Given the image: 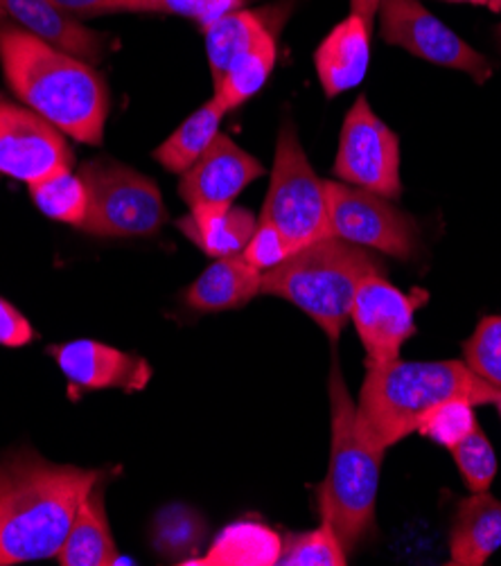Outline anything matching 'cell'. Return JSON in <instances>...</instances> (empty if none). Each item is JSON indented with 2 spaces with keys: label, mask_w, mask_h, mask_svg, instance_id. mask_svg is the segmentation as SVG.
Instances as JSON below:
<instances>
[{
  "label": "cell",
  "mask_w": 501,
  "mask_h": 566,
  "mask_svg": "<svg viewBox=\"0 0 501 566\" xmlns=\"http://www.w3.org/2000/svg\"><path fill=\"white\" fill-rule=\"evenodd\" d=\"M0 66L12 91L41 118L77 143H102L108 93L93 64L14 21H0Z\"/></svg>",
  "instance_id": "6da1fadb"
},
{
  "label": "cell",
  "mask_w": 501,
  "mask_h": 566,
  "mask_svg": "<svg viewBox=\"0 0 501 566\" xmlns=\"http://www.w3.org/2000/svg\"><path fill=\"white\" fill-rule=\"evenodd\" d=\"M102 479L32 451L0 459V566L58 557L77 507Z\"/></svg>",
  "instance_id": "7a4b0ae2"
},
{
  "label": "cell",
  "mask_w": 501,
  "mask_h": 566,
  "mask_svg": "<svg viewBox=\"0 0 501 566\" xmlns=\"http://www.w3.org/2000/svg\"><path fill=\"white\" fill-rule=\"evenodd\" d=\"M501 390L466 361H366L357 418L366 438L382 451L405 440L442 402L494 405Z\"/></svg>",
  "instance_id": "3957f363"
},
{
  "label": "cell",
  "mask_w": 501,
  "mask_h": 566,
  "mask_svg": "<svg viewBox=\"0 0 501 566\" xmlns=\"http://www.w3.org/2000/svg\"><path fill=\"white\" fill-rule=\"evenodd\" d=\"M330 465L321 483V522L337 533L346 553L359 548L375 533V503L384 451L364 433L357 405L342 375L340 361L330 373Z\"/></svg>",
  "instance_id": "277c9868"
},
{
  "label": "cell",
  "mask_w": 501,
  "mask_h": 566,
  "mask_svg": "<svg viewBox=\"0 0 501 566\" xmlns=\"http://www.w3.org/2000/svg\"><path fill=\"white\" fill-rule=\"evenodd\" d=\"M373 273H384V264L373 253L327 235L267 271L262 294L292 303L337 342L351 321L359 285Z\"/></svg>",
  "instance_id": "5b68a950"
},
{
  "label": "cell",
  "mask_w": 501,
  "mask_h": 566,
  "mask_svg": "<svg viewBox=\"0 0 501 566\" xmlns=\"http://www.w3.org/2000/svg\"><path fill=\"white\" fill-rule=\"evenodd\" d=\"M88 214L82 229L95 238H152L170 219L154 179L111 158L82 167Z\"/></svg>",
  "instance_id": "8992f818"
},
{
  "label": "cell",
  "mask_w": 501,
  "mask_h": 566,
  "mask_svg": "<svg viewBox=\"0 0 501 566\" xmlns=\"http://www.w3.org/2000/svg\"><path fill=\"white\" fill-rule=\"evenodd\" d=\"M260 221L273 223L294 251L327 238V181L316 177L292 123L283 125L275 140Z\"/></svg>",
  "instance_id": "52a82bcc"
},
{
  "label": "cell",
  "mask_w": 501,
  "mask_h": 566,
  "mask_svg": "<svg viewBox=\"0 0 501 566\" xmlns=\"http://www.w3.org/2000/svg\"><path fill=\"white\" fill-rule=\"evenodd\" d=\"M327 235L398 260L418 251L416 221L392 199L375 192L327 181Z\"/></svg>",
  "instance_id": "ba28073f"
},
{
  "label": "cell",
  "mask_w": 501,
  "mask_h": 566,
  "mask_svg": "<svg viewBox=\"0 0 501 566\" xmlns=\"http://www.w3.org/2000/svg\"><path fill=\"white\" fill-rule=\"evenodd\" d=\"M334 175L342 184L392 201L403 195L400 140L375 116L364 95L346 113L337 158H334Z\"/></svg>",
  "instance_id": "9c48e42d"
},
{
  "label": "cell",
  "mask_w": 501,
  "mask_h": 566,
  "mask_svg": "<svg viewBox=\"0 0 501 566\" xmlns=\"http://www.w3.org/2000/svg\"><path fill=\"white\" fill-rule=\"evenodd\" d=\"M377 14L379 34L388 45H398L422 62L468 73L477 84L492 77L486 56L436 19L420 0H382Z\"/></svg>",
  "instance_id": "30bf717a"
},
{
  "label": "cell",
  "mask_w": 501,
  "mask_h": 566,
  "mask_svg": "<svg viewBox=\"0 0 501 566\" xmlns=\"http://www.w3.org/2000/svg\"><path fill=\"white\" fill-rule=\"evenodd\" d=\"M425 303V290L407 294L392 285L384 273L368 275L355 294L351 312V321L366 350V361L388 364L400 359L403 346L416 334V312Z\"/></svg>",
  "instance_id": "8fae6325"
},
{
  "label": "cell",
  "mask_w": 501,
  "mask_h": 566,
  "mask_svg": "<svg viewBox=\"0 0 501 566\" xmlns=\"http://www.w3.org/2000/svg\"><path fill=\"white\" fill-rule=\"evenodd\" d=\"M71 163L73 151L58 127L32 108L0 102V175L30 186Z\"/></svg>",
  "instance_id": "7c38bea8"
},
{
  "label": "cell",
  "mask_w": 501,
  "mask_h": 566,
  "mask_svg": "<svg viewBox=\"0 0 501 566\" xmlns=\"http://www.w3.org/2000/svg\"><path fill=\"white\" fill-rule=\"evenodd\" d=\"M264 175V165L229 136L217 134L212 145L181 175L179 195L188 206L233 203L240 192Z\"/></svg>",
  "instance_id": "4fadbf2b"
},
{
  "label": "cell",
  "mask_w": 501,
  "mask_h": 566,
  "mask_svg": "<svg viewBox=\"0 0 501 566\" xmlns=\"http://www.w3.org/2000/svg\"><path fill=\"white\" fill-rule=\"evenodd\" d=\"M50 355L58 361L60 370L66 375L73 388H118L136 392L143 390L152 377V368L145 359L123 353L114 346L91 342V338L52 346Z\"/></svg>",
  "instance_id": "5bb4252c"
},
{
  "label": "cell",
  "mask_w": 501,
  "mask_h": 566,
  "mask_svg": "<svg viewBox=\"0 0 501 566\" xmlns=\"http://www.w3.org/2000/svg\"><path fill=\"white\" fill-rule=\"evenodd\" d=\"M0 12L30 34L58 45L88 64H97L108 45V36L75 21L52 0H0Z\"/></svg>",
  "instance_id": "9a60e30c"
},
{
  "label": "cell",
  "mask_w": 501,
  "mask_h": 566,
  "mask_svg": "<svg viewBox=\"0 0 501 566\" xmlns=\"http://www.w3.org/2000/svg\"><path fill=\"white\" fill-rule=\"evenodd\" d=\"M370 23L351 14L316 48L314 66L327 97H337L364 82L370 62Z\"/></svg>",
  "instance_id": "2e32d148"
},
{
  "label": "cell",
  "mask_w": 501,
  "mask_h": 566,
  "mask_svg": "<svg viewBox=\"0 0 501 566\" xmlns=\"http://www.w3.org/2000/svg\"><path fill=\"white\" fill-rule=\"evenodd\" d=\"M285 19L288 10L283 6H275L267 10H236L210 23L203 30V39L212 86L225 77L227 69L238 56H242L258 43L278 36Z\"/></svg>",
  "instance_id": "e0dca14e"
},
{
  "label": "cell",
  "mask_w": 501,
  "mask_h": 566,
  "mask_svg": "<svg viewBox=\"0 0 501 566\" xmlns=\"http://www.w3.org/2000/svg\"><path fill=\"white\" fill-rule=\"evenodd\" d=\"M177 226L199 251L219 260L244 253L258 217L233 203H197Z\"/></svg>",
  "instance_id": "ac0fdd59"
},
{
  "label": "cell",
  "mask_w": 501,
  "mask_h": 566,
  "mask_svg": "<svg viewBox=\"0 0 501 566\" xmlns=\"http://www.w3.org/2000/svg\"><path fill=\"white\" fill-rule=\"evenodd\" d=\"M501 548V501L472 492L457 507L450 526V564L483 566Z\"/></svg>",
  "instance_id": "d6986e66"
},
{
  "label": "cell",
  "mask_w": 501,
  "mask_h": 566,
  "mask_svg": "<svg viewBox=\"0 0 501 566\" xmlns=\"http://www.w3.org/2000/svg\"><path fill=\"white\" fill-rule=\"evenodd\" d=\"M262 271L242 255L215 260L186 292V303L197 312L240 310L262 294Z\"/></svg>",
  "instance_id": "ffe728a7"
},
{
  "label": "cell",
  "mask_w": 501,
  "mask_h": 566,
  "mask_svg": "<svg viewBox=\"0 0 501 566\" xmlns=\"http://www.w3.org/2000/svg\"><path fill=\"white\" fill-rule=\"evenodd\" d=\"M62 566H111L121 564L114 535L108 528L102 479L82 499L71 531L58 553Z\"/></svg>",
  "instance_id": "44dd1931"
},
{
  "label": "cell",
  "mask_w": 501,
  "mask_h": 566,
  "mask_svg": "<svg viewBox=\"0 0 501 566\" xmlns=\"http://www.w3.org/2000/svg\"><path fill=\"white\" fill-rule=\"evenodd\" d=\"M227 116V108L215 97L199 106L190 118L181 123V127L160 143L154 151V158L173 175H184L197 163V158L212 145L219 134V125Z\"/></svg>",
  "instance_id": "7402d4cb"
},
{
  "label": "cell",
  "mask_w": 501,
  "mask_h": 566,
  "mask_svg": "<svg viewBox=\"0 0 501 566\" xmlns=\"http://www.w3.org/2000/svg\"><path fill=\"white\" fill-rule=\"evenodd\" d=\"M283 539L262 524H236L217 537L212 548L186 564H233V566H267L278 564Z\"/></svg>",
  "instance_id": "603a6c76"
},
{
  "label": "cell",
  "mask_w": 501,
  "mask_h": 566,
  "mask_svg": "<svg viewBox=\"0 0 501 566\" xmlns=\"http://www.w3.org/2000/svg\"><path fill=\"white\" fill-rule=\"evenodd\" d=\"M275 41L278 36H271L238 56L227 69L225 77L215 84V99L227 108V113L240 108L244 102L262 91L275 66Z\"/></svg>",
  "instance_id": "cb8c5ba5"
},
{
  "label": "cell",
  "mask_w": 501,
  "mask_h": 566,
  "mask_svg": "<svg viewBox=\"0 0 501 566\" xmlns=\"http://www.w3.org/2000/svg\"><path fill=\"white\" fill-rule=\"evenodd\" d=\"M208 526L203 517L188 505H167L152 524V546L165 559L184 562L192 557L203 539Z\"/></svg>",
  "instance_id": "d4e9b609"
},
{
  "label": "cell",
  "mask_w": 501,
  "mask_h": 566,
  "mask_svg": "<svg viewBox=\"0 0 501 566\" xmlns=\"http://www.w3.org/2000/svg\"><path fill=\"white\" fill-rule=\"evenodd\" d=\"M30 195L45 217L77 226V229L84 226L88 214V188L82 175L71 172V167L30 184Z\"/></svg>",
  "instance_id": "484cf974"
},
{
  "label": "cell",
  "mask_w": 501,
  "mask_h": 566,
  "mask_svg": "<svg viewBox=\"0 0 501 566\" xmlns=\"http://www.w3.org/2000/svg\"><path fill=\"white\" fill-rule=\"evenodd\" d=\"M278 564L285 566H344L348 553L330 524L321 522L319 528L294 533L283 539Z\"/></svg>",
  "instance_id": "4316f807"
},
{
  "label": "cell",
  "mask_w": 501,
  "mask_h": 566,
  "mask_svg": "<svg viewBox=\"0 0 501 566\" xmlns=\"http://www.w3.org/2000/svg\"><path fill=\"white\" fill-rule=\"evenodd\" d=\"M455 463L461 472L463 483L470 492H488L497 476V457L494 447L488 440L486 431L477 427L468 438L450 449Z\"/></svg>",
  "instance_id": "83f0119b"
},
{
  "label": "cell",
  "mask_w": 501,
  "mask_h": 566,
  "mask_svg": "<svg viewBox=\"0 0 501 566\" xmlns=\"http://www.w3.org/2000/svg\"><path fill=\"white\" fill-rule=\"evenodd\" d=\"M466 364L501 390V316H483L463 344Z\"/></svg>",
  "instance_id": "f1b7e54d"
},
{
  "label": "cell",
  "mask_w": 501,
  "mask_h": 566,
  "mask_svg": "<svg viewBox=\"0 0 501 566\" xmlns=\"http://www.w3.org/2000/svg\"><path fill=\"white\" fill-rule=\"evenodd\" d=\"M479 427L474 416V405L468 400H450L436 407L418 427V433L442 444V447H457L463 438H468Z\"/></svg>",
  "instance_id": "f546056e"
},
{
  "label": "cell",
  "mask_w": 501,
  "mask_h": 566,
  "mask_svg": "<svg viewBox=\"0 0 501 566\" xmlns=\"http://www.w3.org/2000/svg\"><path fill=\"white\" fill-rule=\"evenodd\" d=\"M247 0H136L134 12H156L175 14L190 19L201 30H206L217 19L242 10Z\"/></svg>",
  "instance_id": "4dcf8cb0"
},
{
  "label": "cell",
  "mask_w": 501,
  "mask_h": 566,
  "mask_svg": "<svg viewBox=\"0 0 501 566\" xmlns=\"http://www.w3.org/2000/svg\"><path fill=\"white\" fill-rule=\"evenodd\" d=\"M292 253H294V247L290 244V240L281 231H278L273 223L258 219V226H255V231H253L242 258L258 271L267 273L281 262H285Z\"/></svg>",
  "instance_id": "1f68e13d"
},
{
  "label": "cell",
  "mask_w": 501,
  "mask_h": 566,
  "mask_svg": "<svg viewBox=\"0 0 501 566\" xmlns=\"http://www.w3.org/2000/svg\"><path fill=\"white\" fill-rule=\"evenodd\" d=\"M34 338L30 321L8 301L0 298V346L23 348Z\"/></svg>",
  "instance_id": "d6a6232c"
},
{
  "label": "cell",
  "mask_w": 501,
  "mask_h": 566,
  "mask_svg": "<svg viewBox=\"0 0 501 566\" xmlns=\"http://www.w3.org/2000/svg\"><path fill=\"white\" fill-rule=\"evenodd\" d=\"M69 14H111L134 12L136 0H52Z\"/></svg>",
  "instance_id": "836d02e7"
},
{
  "label": "cell",
  "mask_w": 501,
  "mask_h": 566,
  "mask_svg": "<svg viewBox=\"0 0 501 566\" xmlns=\"http://www.w3.org/2000/svg\"><path fill=\"white\" fill-rule=\"evenodd\" d=\"M382 0H351V14L362 17L366 23L373 25L377 12H379Z\"/></svg>",
  "instance_id": "e575fe53"
},
{
  "label": "cell",
  "mask_w": 501,
  "mask_h": 566,
  "mask_svg": "<svg viewBox=\"0 0 501 566\" xmlns=\"http://www.w3.org/2000/svg\"><path fill=\"white\" fill-rule=\"evenodd\" d=\"M448 3H468V6H481V8H488V0H448Z\"/></svg>",
  "instance_id": "d590c367"
},
{
  "label": "cell",
  "mask_w": 501,
  "mask_h": 566,
  "mask_svg": "<svg viewBox=\"0 0 501 566\" xmlns=\"http://www.w3.org/2000/svg\"><path fill=\"white\" fill-rule=\"evenodd\" d=\"M488 10L499 12L501 10V0H488Z\"/></svg>",
  "instance_id": "8d00e7d4"
},
{
  "label": "cell",
  "mask_w": 501,
  "mask_h": 566,
  "mask_svg": "<svg viewBox=\"0 0 501 566\" xmlns=\"http://www.w3.org/2000/svg\"><path fill=\"white\" fill-rule=\"evenodd\" d=\"M494 36H497V43H499V50H501V25L494 30Z\"/></svg>",
  "instance_id": "74e56055"
},
{
  "label": "cell",
  "mask_w": 501,
  "mask_h": 566,
  "mask_svg": "<svg viewBox=\"0 0 501 566\" xmlns=\"http://www.w3.org/2000/svg\"><path fill=\"white\" fill-rule=\"evenodd\" d=\"M494 405H497V411H499V416H501V398H499Z\"/></svg>",
  "instance_id": "f35d334b"
}]
</instances>
